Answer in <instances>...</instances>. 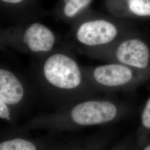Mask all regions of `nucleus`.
<instances>
[{
  "mask_svg": "<svg viewBox=\"0 0 150 150\" xmlns=\"http://www.w3.org/2000/svg\"><path fill=\"white\" fill-rule=\"evenodd\" d=\"M59 38L48 26L38 21L1 28V48H8L36 59L59 46Z\"/></svg>",
  "mask_w": 150,
  "mask_h": 150,
  "instance_id": "4",
  "label": "nucleus"
},
{
  "mask_svg": "<svg viewBox=\"0 0 150 150\" xmlns=\"http://www.w3.org/2000/svg\"><path fill=\"white\" fill-rule=\"evenodd\" d=\"M108 8L115 16L124 18H150V0H111Z\"/></svg>",
  "mask_w": 150,
  "mask_h": 150,
  "instance_id": "10",
  "label": "nucleus"
},
{
  "mask_svg": "<svg viewBox=\"0 0 150 150\" xmlns=\"http://www.w3.org/2000/svg\"><path fill=\"white\" fill-rule=\"evenodd\" d=\"M113 137L110 132L100 131L75 140H64L54 150H105Z\"/></svg>",
  "mask_w": 150,
  "mask_h": 150,
  "instance_id": "9",
  "label": "nucleus"
},
{
  "mask_svg": "<svg viewBox=\"0 0 150 150\" xmlns=\"http://www.w3.org/2000/svg\"><path fill=\"white\" fill-rule=\"evenodd\" d=\"M83 70L89 83L98 93L130 91L150 80V69L141 70L118 63L83 66Z\"/></svg>",
  "mask_w": 150,
  "mask_h": 150,
  "instance_id": "6",
  "label": "nucleus"
},
{
  "mask_svg": "<svg viewBox=\"0 0 150 150\" xmlns=\"http://www.w3.org/2000/svg\"><path fill=\"white\" fill-rule=\"evenodd\" d=\"M137 150H150V134L144 143L138 147Z\"/></svg>",
  "mask_w": 150,
  "mask_h": 150,
  "instance_id": "14",
  "label": "nucleus"
},
{
  "mask_svg": "<svg viewBox=\"0 0 150 150\" xmlns=\"http://www.w3.org/2000/svg\"><path fill=\"white\" fill-rule=\"evenodd\" d=\"M150 134V96L141 110L139 126L136 132L137 147L142 145Z\"/></svg>",
  "mask_w": 150,
  "mask_h": 150,
  "instance_id": "12",
  "label": "nucleus"
},
{
  "mask_svg": "<svg viewBox=\"0 0 150 150\" xmlns=\"http://www.w3.org/2000/svg\"><path fill=\"white\" fill-rule=\"evenodd\" d=\"M92 0H61L57 11L58 18L72 26L86 14Z\"/></svg>",
  "mask_w": 150,
  "mask_h": 150,
  "instance_id": "11",
  "label": "nucleus"
},
{
  "mask_svg": "<svg viewBox=\"0 0 150 150\" xmlns=\"http://www.w3.org/2000/svg\"><path fill=\"white\" fill-rule=\"evenodd\" d=\"M138 147L136 140L132 137H125L117 142L109 150H137Z\"/></svg>",
  "mask_w": 150,
  "mask_h": 150,
  "instance_id": "13",
  "label": "nucleus"
},
{
  "mask_svg": "<svg viewBox=\"0 0 150 150\" xmlns=\"http://www.w3.org/2000/svg\"><path fill=\"white\" fill-rule=\"evenodd\" d=\"M71 26L68 45L77 52L105 48L132 31L120 18L87 13Z\"/></svg>",
  "mask_w": 150,
  "mask_h": 150,
  "instance_id": "3",
  "label": "nucleus"
},
{
  "mask_svg": "<svg viewBox=\"0 0 150 150\" xmlns=\"http://www.w3.org/2000/svg\"><path fill=\"white\" fill-rule=\"evenodd\" d=\"M70 48L59 46L51 53L33 59L30 69V81L37 99L55 109L98 93Z\"/></svg>",
  "mask_w": 150,
  "mask_h": 150,
  "instance_id": "1",
  "label": "nucleus"
},
{
  "mask_svg": "<svg viewBox=\"0 0 150 150\" xmlns=\"http://www.w3.org/2000/svg\"><path fill=\"white\" fill-rule=\"evenodd\" d=\"M79 54L106 63H118L141 70L150 69V46L132 31L105 48Z\"/></svg>",
  "mask_w": 150,
  "mask_h": 150,
  "instance_id": "7",
  "label": "nucleus"
},
{
  "mask_svg": "<svg viewBox=\"0 0 150 150\" xmlns=\"http://www.w3.org/2000/svg\"><path fill=\"white\" fill-rule=\"evenodd\" d=\"M132 112L129 104L110 97L97 96L39 113L21 125L11 126L19 131L48 130L52 132L71 131L110 125L127 118Z\"/></svg>",
  "mask_w": 150,
  "mask_h": 150,
  "instance_id": "2",
  "label": "nucleus"
},
{
  "mask_svg": "<svg viewBox=\"0 0 150 150\" xmlns=\"http://www.w3.org/2000/svg\"><path fill=\"white\" fill-rule=\"evenodd\" d=\"M38 100L30 81L1 63L0 66V118L3 121L16 126L18 119L29 107Z\"/></svg>",
  "mask_w": 150,
  "mask_h": 150,
  "instance_id": "5",
  "label": "nucleus"
},
{
  "mask_svg": "<svg viewBox=\"0 0 150 150\" xmlns=\"http://www.w3.org/2000/svg\"><path fill=\"white\" fill-rule=\"evenodd\" d=\"M57 133L50 132L42 137L33 138L28 132L10 127L1 136L0 150H54L63 141Z\"/></svg>",
  "mask_w": 150,
  "mask_h": 150,
  "instance_id": "8",
  "label": "nucleus"
}]
</instances>
